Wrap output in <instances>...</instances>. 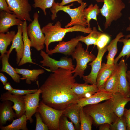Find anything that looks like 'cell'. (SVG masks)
<instances>
[{"label": "cell", "mask_w": 130, "mask_h": 130, "mask_svg": "<svg viewBox=\"0 0 130 130\" xmlns=\"http://www.w3.org/2000/svg\"><path fill=\"white\" fill-rule=\"evenodd\" d=\"M50 74L41 86L42 101L47 105L64 110L79 99L73 91L76 82L73 71L59 68Z\"/></svg>", "instance_id": "obj_1"}, {"label": "cell", "mask_w": 130, "mask_h": 130, "mask_svg": "<svg viewBox=\"0 0 130 130\" xmlns=\"http://www.w3.org/2000/svg\"><path fill=\"white\" fill-rule=\"evenodd\" d=\"M91 27H85L79 25H76L72 27L63 28L61 23L57 21L54 25L49 22L42 28L45 34V44L46 47V52L49 50V46L52 42L61 41L67 33L69 32H80L85 34L89 33L92 31Z\"/></svg>", "instance_id": "obj_2"}, {"label": "cell", "mask_w": 130, "mask_h": 130, "mask_svg": "<svg viewBox=\"0 0 130 130\" xmlns=\"http://www.w3.org/2000/svg\"><path fill=\"white\" fill-rule=\"evenodd\" d=\"M83 109L92 117L93 124L96 127L105 123L111 124L117 117L113 111L112 98L102 103L87 105L83 107Z\"/></svg>", "instance_id": "obj_3"}, {"label": "cell", "mask_w": 130, "mask_h": 130, "mask_svg": "<svg viewBox=\"0 0 130 130\" xmlns=\"http://www.w3.org/2000/svg\"><path fill=\"white\" fill-rule=\"evenodd\" d=\"M73 5L72 3L65 6H61L54 1L52 6L50 8L52 13L51 19L53 21L57 17V12L62 11L67 13L71 18V21L65 26V28L72 27L76 25H79L87 27L86 20L84 17V10L87 6L86 2H82L79 6L75 8H71V6Z\"/></svg>", "instance_id": "obj_4"}, {"label": "cell", "mask_w": 130, "mask_h": 130, "mask_svg": "<svg viewBox=\"0 0 130 130\" xmlns=\"http://www.w3.org/2000/svg\"><path fill=\"white\" fill-rule=\"evenodd\" d=\"M103 2L100 9V13L105 18L104 26L106 29L113 22L121 17V11L125 8L126 6L122 0H104Z\"/></svg>", "instance_id": "obj_5"}, {"label": "cell", "mask_w": 130, "mask_h": 130, "mask_svg": "<svg viewBox=\"0 0 130 130\" xmlns=\"http://www.w3.org/2000/svg\"><path fill=\"white\" fill-rule=\"evenodd\" d=\"M71 56L76 61V65L73 72L75 77L78 76L81 78L87 67L88 63L92 62L96 57L92 53L85 50L82 46V44L79 42L77 46Z\"/></svg>", "instance_id": "obj_6"}, {"label": "cell", "mask_w": 130, "mask_h": 130, "mask_svg": "<svg viewBox=\"0 0 130 130\" xmlns=\"http://www.w3.org/2000/svg\"><path fill=\"white\" fill-rule=\"evenodd\" d=\"M64 110L51 107L42 101L39 103L37 109L43 121L51 130H59L60 119Z\"/></svg>", "instance_id": "obj_7"}, {"label": "cell", "mask_w": 130, "mask_h": 130, "mask_svg": "<svg viewBox=\"0 0 130 130\" xmlns=\"http://www.w3.org/2000/svg\"><path fill=\"white\" fill-rule=\"evenodd\" d=\"M39 15L35 12L33 15V20L27 27L28 35L31 42V47L38 51L42 50L44 48L45 40L42 29L38 21Z\"/></svg>", "instance_id": "obj_8"}, {"label": "cell", "mask_w": 130, "mask_h": 130, "mask_svg": "<svg viewBox=\"0 0 130 130\" xmlns=\"http://www.w3.org/2000/svg\"><path fill=\"white\" fill-rule=\"evenodd\" d=\"M40 55L43 58V60L40 61L42 66L49 67V70L51 72H53L59 68L72 71L75 69V66L71 58L63 57L59 60H57L50 57L49 55L42 50L40 51Z\"/></svg>", "instance_id": "obj_9"}, {"label": "cell", "mask_w": 130, "mask_h": 130, "mask_svg": "<svg viewBox=\"0 0 130 130\" xmlns=\"http://www.w3.org/2000/svg\"><path fill=\"white\" fill-rule=\"evenodd\" d=\"M10 10L23 21H32L30 13L32 6L28 0H6Z\"/></svg>", "instance_id": "obj_10"}, {"label": "cell", "mask_w": 130, "mask_h": 130, "mask_svg": "<svg viewBox=\"0 0 130 130\" xmlns=\"http://www.w3.org/2000/svg\"><path fill=\"white\" fill-rule=\"evenodd\" d=\"M41 92V90L39 88L35 93L23 96L25 102V114L27 120H29L31 123L33 121L32 118V116L37 111Z\"/></svg>", "instance_id": "obj_11"}, {"label": "cell", "mask_w": 130, "mask_h": 130, "mask_svg": "<svg viewBox=\"0 0 130 130\" xmlns=\"http://www.w3.org/2000/svg\"><path fill=\"white\" fill-rule=\"evenodd\" d=\"M107 46L102 49H98V53L96 58L89 64V65L91 67V71L88 75H83L82 77L85 83L91 84H96L97 78L101 67L102 59L104 54L107 51Z\"/></svg>", "instance_id": "obj_12"}, {"label": "cell", "mask_w": 130, "mask_h": 130, "mask_svg": "<svg viewBox=\"0 0 130 130\" xmlns=\"http://www.w3.org/2000/svg\"><path fill=\"white\" fill-rule=\"evenodd\" d=\"M118 92L125 96L130 97V91L129 82L127 79L126 74L128 69L127 64L123 59L118 64Z\"/></svg>", "instance_id": "obj_13"}, {"label": "cell", "mask_w": 130, "mask_h": 130, "mask_svg": "<svg viewBox=\"0 0 130 130\" xmlns=\"http://www.w3.org/2000/svg\"><path fill=\"white\" fill-rule=\"evenodd\" d=\"M0 100L2 101L8 100L13 103L12 107L15 110L17 118L25 114V102L23 96L13 94L8 91L1 95Z\"/></svg>", "instance_id": "obj_14"}, {"label": "cell", "mask_w": 130, "mask_h": 130, "mask_svg": "<svg viewBox=\"0 0 130 130\" xmlns=\"http://www.w3.org/2000/svg\"><path fill=\"white\" fill-rule=\"evenodd\" d=\"M79 42L78 36L72 38L68 41L59 42L54 49L49 50L47 53L51 55L56 53L66 56L71 55Z\"/></svg>", "instance_id": "obj_15"}, {"label": "cell", "mask_w": 130, "mask_h": 130, "mask_svg": "<svg viewBox=\"0 0 130 130\" xmlns=\"http://www.w3.org/2000/svg\"><path fill=\"white\" fill-rule=\"evenodd\" d=\"M23 22L13 13L0 11V33L7 32L9 28L13 26L22 25Z\"/></svg>", "instance_id": "obj_16"}, {"label": "cell", "mask_w": 130, "mask_h": 130, "mask_svg": "<svg viewBox=\"0 0 130 130\" xmlns=\"http://www.w3.org/2000/svg\"><path fill=\"white\" fill-rule=\"evenodd\" d=\"M112 98V93L103 90L98 91L90 97L79 99L77 104L80 107H83L88 105L94 104L110 99Z\"/></svg>", "instance_id": "obj_17"}, {"label": "cell", "mask_w": 130, "mask_h": 130, "mask_svg": "<svg viewBox=\"0 0 130 130\" xmlns=\"http://www.w3.org/2000/svg\"><path fill=\"white\" fill-rule=\"evenodd\" d=\"M15 49L16 52V63L17 64L20 63L24 53V45L22 39V25L17 26V31L13 41L12 44L9 50L6 53L9 56L12 51Z\"/></svg>", "instance_id": "obj_18"}, {"label": "cell", "mask_w": 130, "mask_h": 130, "mask_svg": "<svg viewBox=\"0 0 130 130\" xmlns=\"http://www.w3.org/2000/svg\"><path fill=\"white\" fill-rule=\"evenodd\" d=\"M118 64L117 63L109 65L104 63H102L97 78L96 85L98 91L104 90L106 81L117 67Z\"/></svg>", "instance_id": "obj_19"}, {"label": "cell", "mask_w": 130, "mask_h": 130, "mask_svg": "<svg viewBox=\"0 0 130 130\" xmlns=\"http://www.w3.org/2000/svg\"><path fill=\"white\" fill-rule=\"evenodd\" d=\"M27 21H23L22 28V39L24 45V53L22 58L18 65L19 66L27 63L36 64L32 61L31 58L30 50L31 42L27 34Z\"/></svg>", "instance_id": "obj_20"}, {"label": "cell", "mask_w": 130, "mask_h": 130, "mask_svg": "<svg viewBox=\"0 0 130 130\" xmlns=\"http://www.w3.org/2000/svg\"><path fill=\"white\" fill-rule=\"evenodd\" d=\"M72 90L79 99L90 97L99 90L96 84L89 85L86 83L81 84L75 82Z\"/></svg>", "instance_id": "obj_21"}, {"label": "cell", "mask_w": 130, "mask_h": 130, "mask_svg": "<svg viewBox=\"0 0 130 130\" xmlns=\"http://www.w3.org/2000/svg\"><path fill=\"white\" fill-rule=\"evenodd\" d=\"M112 100L113 112L118 117H122L124 115L126 104L130 101V97L117 92L113 94Z\"/></svg>", "instance_id": "obj_22"}, {"label": "cell", "mask_w": 130, "mask_h": 130, "mask_svg": "<svg viewBox=\"0 0 130 130\" xmlns=\"http://www.w3.org/2000/svg\"><path fill=\"white\" fill-rule=\"evenodd\" d=\"M2 102L0 104V126L4 125L8 121H13L16 117L13 110L12 102L8 100Z\"/></svg>", "instance_id": "obj_23"}, {"label": "cell", "mask_w": 130, "mask_h": 130, "mask_svg": "<svg viewBox=\"0 0 130 130\" xmlns=\"http://www.w3.org/2000/svg\"><path fill=\"white\" fill-rule=\"evenodd\" d=\"M80 108L77 103H74L65 109L63 114L71 120L74 124L76 129L77 130H80Z\"/></svg>", "instance_id": "obj_24"}, {"label": "cell", "mask_w": 130, "mask_h": 130, "mask_svg": "<svg viewBox=\"0 0 130 130\" xmlns=\"http://www.w3.org/2000/svg\"><path fill=\"white\" fill-rule=\"evenodd\" d=\"M18 74L22 75L21 80H25L26 83L30 84L32 82L36 81L38 76L44 73V70L42 69L30 70L25 69L15 68Z\"/></svg>", "instance_id": "obj_25"}, {"label": "cell", "mask_w": 130, "mask_h": 130, "mask_svg": "<svg viewBox=\"0 0 130 130\" xmlns=\"http://www.w3.org/2000/svg\"><path fill=\"white\" fill-rule=\"evenodd\" d=\"M125 36L122 32L119 33L107 46V49L108 53L106 57L107 64L111 65L114 64V58L118 52L117 43L121 38Z\"/></svg>", "instance_id": "obj_26"}, {"label": "cell", "mask_w": 130, "mask_h": 130, "mask_svg": "<svg viewBox=\"0 0 130 130\" xmlns=\"http://www.w3.org/2000/svg\"><path fill=\"white\" fill-rule=\"evenodd\" d=\"M9 57L6 53L0 57L2 63V68L0 71L7 74L14 82L19 83L21 80L20 76L16 73L15 68L10 65L8 61Z\"/></svg>", "instance_id": "obj_27"}, {"label": "cell", "mask_w": 130, "mask_h": 130, "mask_svg": "<svg viewBox=\"0 0 130 130\" xmlns=\"http://www.w3.org/2000/svg\"><path fill=\"white\" fill-rule=\"evenodd\" d=\"M27 117L24 114L20 117L13 120L10 124L4 126H0L2 130H28L27 126Z\"/></svg>", "instance_id": "obj_28"}, {"label": "cell", "mask_w": 130, "mask_h": 130, "mask_svg": "<svg viewBox=\"0 0 130 130\" xmlns=\"http://www.w3.org/2000/svg\"><path fill=\"white\" fill-rule=\"evenodd\" d=\"M118 70L117 66L106 81L104 90L112 94L118 92Z\"/></svg>", "instance_id": "obj_29"}, {"label": "cell", "mask_w": 130, "mask_h": 130, "mask_svg": "<svg viewBox=\"0 0 130 130\" xmlns=\"http://www.w3.org/2000/svg\"><path fill=\"white\" fill-rule=\"evenodd\" d=\"M16 34L14 31H8L6 34L0 33V57L7 53V47L12 42Z\"/></svg>", "instance_id": "obj_30"}, {"label": "cell", "mask_w": 130, "mask_h": 130, "mask_svg": "<svg viewBox=\"0 0 130 130\" xmlns=\"http://www.w3.org/2000/svg\"><path fill=\"white\" fill-rule=\"evenodd\" d=\"M100 13V9L97 4L94 5L91 4L87 8L84 10V17L86 20L87 25V27L90 28V22L92 19H93L97 22V16Z\"/></svg>", "instance_id": "obj_31"}, {"label": "cell", "mask_w": 130, "mask_h": 130, "mask_svg": "<svg viewBox=\"0 0 130 130\" xmlns=\"http://www.w3.org/2000/svg\"><path fill=\"white\" fill-rule=\"evenodd\" d=\"M102 33L101 32L98 31L96 27H93L92 31L88 35L86 36L82 35L78 36V40L86 45L87 46L86 50H88L90 45H93L96 46L97 41Z\"/></svg>", "instance_id": "obj_32"}, {"label": "cell", "mask_w": 130, "mask_h": 130, "mask_svg": "<svg viewBox=\"0 0 130 130\" xmlns=\"http://www.w3.org/2000/svg\"><path fill=\"white\" fill-rule=\"evenodd\" d=\"M125 38H121L119 42L123 43V46L121 52L116 58L114 59V63H117L121 58L126 56V60L130 56V34L125 35Z\"/></svg>", "instance_id": "obj_33"}, {"label": "cell", "mask_w": 130, "mask_h": 130, "mask_svg": "<svg viewBox=\"0 0 130 130\" xmlns=\"http://www.w3.org/2000/svg\"><path fill=\"white\" fill-rule=\"evenodd\" d=\"M83 107H81L80 110V130H91L93 118L91 116L84 111Z\"/></svg>", "instance_id": "obj_34"}, {"label": "cell", "mask_w": 130, "mask_h": 130, "mask_svg": "<svg viewBox=\"0 0 130 130\" xmlns=\"http://www.w3.org/2000/svg\"><path fill=\"white\" fill-rule=\"evenodd\" d=\"M34 3L32 5L34 8H39L43 11L44 14L46 15V9L50 8L52 6L54 0H33Z\"/></svg>", "instance_id": "obj_35"}, {"label": "cell", "mask_w": 130, "mask_h": 130, "mask_svg": "<svg viewBox=\"0 0 130 130\" xmlns=\"http://www.w3.org/2000/svg\"><path fill=\"white\" fill-rule=\"evenodd\" d=\"M127 123L124 115L119 117L117 116L115 121L110 124V130H126Z\"/></svg>", "instance_id": "obj_36"}, {"label": "cell", "mask_w": 130, "mask_h": 130, "mask_svg": "<svg viewBox=\"0 0 130 130\" xmlns=\"http://www.w3.org/2000/svg\"><path fill=\"white\" fill-rule=\"evenodd\" d=\"M67 117L62 115L59 123V130H75L73 123L68 120Z\"/></svg>", "instance_id": "obj_37"}, {"label": "cell", "mask_w": 130, "mask_h": 130, "mask_svg": "<svg viewBox=\"0 0 130 130\" xmlns=\"http://www.w3.org/2000/svg\"><path fill=\"white\" fill-rule=\"evenodd\" d=\"M110 39V37L108 34L102 33L98 39L96 44L97 48L102 49L107 45Z\"/></svg>", "instance_id": "obj_38"}, {"label": "cell", "mask_w": 130, "mask_h": 130, "mask_svg": "<svg viewBox=\"0 0 130 130\" xmlns=\"http://www.w3.org/2000/svg\"><path fill=\"white\" fill-rule=\"evenodd\" d=\"M36 119L35 130H48L49 128L43 120L40 113L38 111L36 113Z\"/></svg>", "instance_id": "obj_39"}, {"label": "cell", "mask_w": 130, "mask_h": 130, "mask_svg": "<svg viewBox=\"0 0 130 130\" xmlns=\"http://www.w3.org/2000/svg\"><path fill=\"white\" fill-rule=\"evenodd\" d=\"M38 89L21 90L13 88L11 91H8L12 94L23 96L29 93H32L37 91Z\"/></svg>", "instance_id": "obj_40"}, {"label": "cell", "mask_w": 130, "mask_h": 130, "mask_svg": "<svg viewBox=\"0 0 130 130\" xmlns=\"http://www.w3.org/2000/svg\"><path fill=\"white\" fill-rule=\"evenodd\" d=\"M0 11L13 13V12L9 9L6 0H0Z\"/></svg>", "instance_id": "obj_41"}, {"label": "cell", "mask_w": 130, "mask_h": 130, "mask_svg": "<svg viewBox=\"0 0 130 130\" xmlns=\"http://www.w3.org/2000/svg\"><path fill=\"white\" fill-rule=\"evenodd\" d=\"M123 115L127 123V129L130 130V110L125 108Z\"/></svg>", "instance_id": "obj_42"}, {"label": "cell", "mask_w": 130, "mask_h": 130, "mask_svg": "<svg viewBox=\"0 0 130 130\" xmlns=\"http://www.w3.org/2000/svg\"><path fill=\"white\" fill-rule=\"evenodd\" d=\"M74 2H77L80 4L83 2L81 0H62L60 3H58V4L60 6H63L69 3Z\"/></svg>", "instance_id": "obj_43"}, {"label": "cell", "mask_w": 130, "mask_h": 130, "mask_svg": "<svg viewBox=\"0 0 130 130\" xmlns=\"http://www.w3.org/2000/svg\"><path fill=\"white\" fill-rule=\"evenodd\" d=\"M99 130H110V124L107 123L102 124L99 126Z\"/></svg>", "instance_id": "obj_44"}, {"label": "cell", "mask_w": 130, "mask_h": 130, "mask_svg": "<svg viewBox=\"0 0 130 130\" xmlns=\"http://www.w3.org/2000/svg\"><path fill=\"white\" fill-rule=\"evenodd\" d=\"M0 80L4 85L7 82V78L2 73H0Z\"/></svg>", "instance_id": "obj_45"}, {"label": "cell", "mask_w": 130, "mask_h": 130, "mask_svg": "<svg viewBox=\"0 0 130 130\" xmlns=\"http://www.w3.org/2000/svg\"><path fill=\"white\" fill-rule=\"evenodd\" d=\"M3 88L4 89L8 91H11L13 89L11 86L10 83L9 82L7 83L4 85Z\"/></svg>", "instance_id": "obj_46"}, {"label": "cell", "mask_w": 130, "mask_h": 130, "mask_svg": "<svg viewBox=\"0 0 130 130\" xmlns=\"http://www.w3.org/2000/svg\"><path fill=\"white\" fill-rule=\"evenodd\" d=\"M126 77L127 79L129 82V89L130 91V74H128L127 73Z\"/></svg>", "instance_id": "obj_47"}, {"label": "cell", "mask_w": 130, "mask_h": 130, "mask_svg": "<svg viewBox=\"0 0 130 130\" xmlns=\"http://www.w3.org/2000/svg\"><path fill=\"white\" fill-rule=\"evenodd\" d=\"M128 19H129V20L130 22V15ZM126 30L127 31H130V24L129 26L126 28Z\"/></svg>", "instance_id": "obj_48"}, {"label": "cell", "mask_w": 130, "mask_h": 130, "mask_svg": "<svg viewBox=\"0 0 130 130\" xmlns=\"http://www.w3.org/2000/svg\"><path fill=\"white\" fill-rule=\"evenodd\" d=\"M98 3L103 2L104 0H95Z\"/></svg>", "instance_id": "obj_49"}, {"label": "cell", "mask_w": 130, "mask_h": 130, "mask_svg": "<svg viewBox=\"0 0 130 130\" xmlns=\"http://www.w3.org/2000/svg\"><path fill=\"white\" fill-rule=\"evenodd\" d=\"M127 73L128 74H130V70L127 71Z\"/></svg>", "instance_id": "obj_50"}, {"label": "cell", "mask_w": 130, "mask_h": 130, "mask_svg": "<svg viewBox=\"0 0 130 130\" xmlns=\"http://www.w3.org/2000/svg\"><path fill=\"white\" fill-rule=\"evenodd\" d=\"M129 109L130 110V109Z\"/></svg>", "instance_id": "obj_51"}, {"label": "cell", "mask_w": 130, "mask_h": 130, "mask_svg": "<svg viewBox=\"0 0 130 130\" xmlns=\"http://www.w3.org/2000/svg\"><path fill=\"white\" fill-rule=\"evenodd\" d=\"M129 2L130 3V2Z\"/></svg>", "instance_id": "obj_52"}]
</instances>
